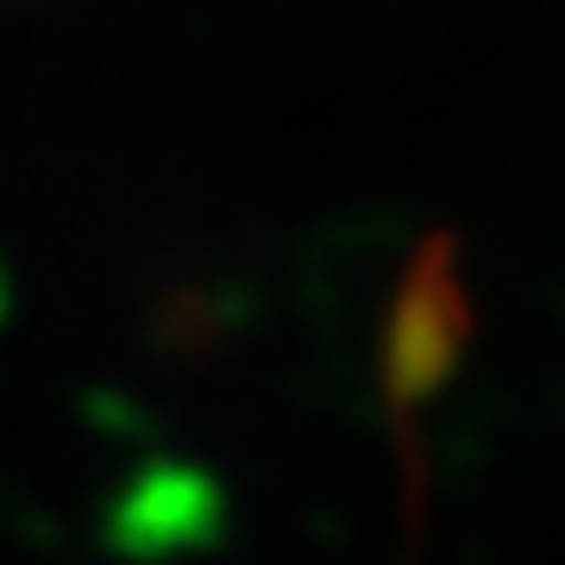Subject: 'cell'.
<instances>
[{"label": "cell", "instance_id": "cell-1", "mask_svg": "<svg viewBox=\"0 0 565 565\" xmlns=\"http://www.w3.org/2000/svg\"><path fill=\"white\" fill-rule=\"evenodd\" d=\"M465 333H471V308H465L459 270H452V245L434 239L408 264L384 327V403L403 434H408V415H422L434 403V390L452 377Z\"/></svg>", "mask_w": 565, "mask_h": 565}]
</instances>
